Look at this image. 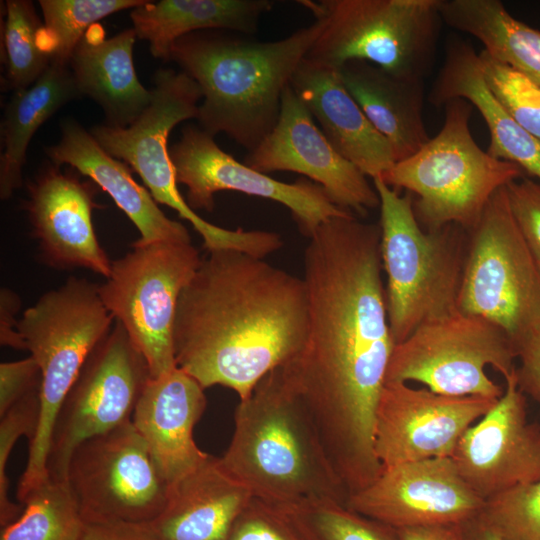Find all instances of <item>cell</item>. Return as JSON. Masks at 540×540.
Here are the masks:
<instances>
[{"label":"cell","mask_w":540,"mask_h":540,"mask_svg":"<svg viewBox=\"0 0 540 540\" xmlns=\"http://www.w3.org/2000/svg\"><path fill=\"white\" fill-rule=\"evenodd\" d=\"M379 224L353 214L321 224L304 251L308 326L281 367L330 457L374 452L375 419L394 348Z\"/></svg>","instance_id":"cell-1"},{"label":"cell","mask_w":540,"mask_h":540,"mask_svg":"<svg viewBox=\"0 0 540 540\" xmlns=\"http://www.w3.org/2000/svg\"><path fill=\"white\" fill-rule=\"evenodd\" d=\"M307 326L303 278L243 251H209L178 299L176 365L244 400L298 351Z\"/></svg>","instance_id":"cell-2"},{"label":"cell","mask_w":540,"mask_h":540,"mask_svg":"<svg viewBox=\"0 0 540 540\" xmlns=\"http://www.w3.org/2000/svg\"><path fill=\"white\" fill-rule=\"evenodd\" d=\"M323 29L315 18L276 41L207 30L178 39L170 60L202 91L197 120L211 135L225 133L253 151L276 125L282 96Z\"/></svg>","instance_id":"cell-3"},{"label":"cell","mask_w":540,"mask_h":540,"mask_svg":"<svg viewBox=\"0 0 540 540\" xmlns=\"http://www.w3.org/2000/svg\"><path fill=\"white\" fill-rule=\"evenodd\" d=\"M223 468L252 497L272 505L308 498L346 504L348 493L334 471L303 404L287 385L281 367L269 372L234 414Z\"/></svg>","instance_id":"cell-4"},{"label":"cell","mask_w":540,"mask_h":540,"mask_svg":"<svg viewBox=\"0 0 540 540\" xmlns=\"http://www.w3.org/2000/svg\"><path fill=\"white\" fill-rule=\"evenodd\" d=\"M373 186L380 201L386 307L396 345L422 324L459 311L465 231L455 225L427 231L415 217L410 193L400 195L381 178L373 179Z\"/></svg>","instance_id":"cell-5"},{"label":"cell","mask_w":540,"mask_h":540,"mask_svg":"<svg viewBox=\"0 0 540 540\" xmlns=\"http://www.w3.org/2000/svg\"><path fill=\"white\" fill-rule=\"evenodd\" d=\"M444 110L440 131L379 178L415 196L413 210L423 229L455 225L468 233L496 191L522 178L523 170L477 145L469 128L472 105L468 101L451 100Z\"/></svg>","instance_id":"cell-6"},{"label":"cell","mask_w":540,"mask_h":540,"mask_svg":"<svg viewBox=\"0 0 540 540\" xmlns=\"http://www.w3.org/2000/svg\"><path fill=\"white\" fill-rule=\"evenodd\" d=\"M98 286L71 276L59 288L44 293L19 320L18 332L42 378L39 425L17 487L20 501L50 478L47 462L57 413L87 358L112 329L114 317L103 304Z\"/></svg>","instance_id":"cell-7"},{"label":"cell","mask_w":540,"mask_h":540,"mask_svg":"<svg viewBox=\"0 0 540 540\" xmlns=\"http://www.w3.org/2000/svg\"><path fill=\"white\" fill-rule=\"evenodd\" d=\"M323 21L306 59L339 69L365 61L398 77L423 80L443 23L439 0H302Z\"/></svg>","instance_id":"cell-8"},{"label":"cell","mask_w":540,"mask_h":540,"mask_svg":"<svg viewBox=\"0 0 540 540\" xmlns=\"http://www.w3.org/2000/svg\"><path fill=\"white\" fill-rule=\"evenodd\" d=\"M468 234L458 310L499 325L517 353L540 324V270L512 216L506 186Z\"/></svg>","instance_id":"cell-9"},{"label":"cell","mask_w":540,"mask_h":540,"mask_svg":"<svg viewBox=\"0 0 540 540\" xmlns=\"http://www.w3.org/2000/svg\"><path fill=\"white\" fill-rule=\"evenodd\" d=\"M201 260L191 240L132 244L130 252L112 261L110 275L98 286L103 304L144 356L151 378L177 366V303Z\"/></svg>","instance_id":"cell-10"},{"label":"cell","mask_w":540,"mask_h":540,"mask_svg":"<svg viewBox=\"0 0 540 540\" xmlns=\"http://www.w3.org/2000/svg\"><path fill=\"white\" fill-rule=\"evenodd\" d=\"M516 358L503 328L457 311L422 324L394 345L385 383L414 381L438 394L499 399L504 389L485 369L491 366L506 379Z\"/></svg>","instance_id":"cell-11"},{"label":"cell","mask_w":540,"mask_h":540,"mask_svg":"<svg viewBox=\"0 0 540 540\" xmlns=\"http://www.w3.org/2000/svg\"><path fill=\"white\" fill-rule=\"evenodd\" d=\"M154 84L151 103L133 123L97 125L90 133L108 154L132 167L158 204L191 223L207 251L233 248L238 241L236 231L207 222L182 197L167 145L176 125L197 119L202 91L186 73L172 69H159Z\"/></svg>","instance_id":"cell-12"},{"label":"cell","mask_w":540,"mask_h":540,"mask_svg":"<svg viewBox=\"0 0 540 540\" xmlns=\"http://www.w3.org/2000/svg\"><path fill=\"white\" fill-rule=\"evenodd\" d=\"M65 483L85 524H147L163 510L170 492L131 420L81 443Z\"/></svg>","instance_id":"cell-13"},{"label":"cell","mask_w":540,"mask_h":540,"mask_svg":"<svg viewBox=\"0 0 540 540\" xmlns=\"http://www.w3.org/2000/svg\"><path fill=\"white\" fill-rule=\"evenodd\" d=\"M150 378L144 356L116 322L87 358L57 413L47 462L52 480L65 482L81 443L131 420Z\"/></svg>","instance_id":"cell-14"},{"label":"cell","mask_w":540,"mask_h":540,"mask_svg":"<svg viewBox=\"0 0 540 540\" xmlns=\"http://www.w3.org/2000/svg\"><path fill=\"white\" fill-rule=\"evenodd\" d=\"M169 154L177 183L187 187L186 202L193 210L211 212L216 192L237 191L286 206L308 238L329 219L352 214L336 206L312 181L285 183L237 161L217 145L213 135L199 127L185 126Z\"/></svg>","instance_id":"cell-15"},{"label":"cell","mask_w":540,"mask_h":540,"mask_svg":"<svg viewBox=\"0 0 540 540\" xmlns=\"http://www.w3.org/2000/svg\"><path fill=\"white\" fill-rule=\"evenodd\" d=\"M385 383L376 411L374 449L382 467L451 457L460 438L497 402Z\"/></svg>","instance_id":"cell-16"},{"label":"cell","mask_w":540,"mask_h":540,"mask_svg":"<svg viewBox=\"0 0 540 540\" xmlns=\"http://www.w3.org/2000/svg\"><path fill=\"white\" fill-rule=\"evenodd\" d=\"M244 163L262 173L288 171L318 184L338 207L360 216L379 206L367 176L328 141L291 84L282 96L278 121Z\"/></svg>","instance_id":"cell-17"},{"label":"cell","mask_w":540,"mask_h":540,"mask_svg":"<svg viewBox=\"0 0 540 540\" xmlns=\"http://www.w3.org/2000/svg\"><path fill=\"white\" fill-rule=\"evenodd\" d=\"M485 501L463 480L451 457L384 467L346 506L394 529L460 524L478 515Z\"/></svg>","instance_id":"cell-18"},{"label":"cell","mask_w":540,"mask_h":540,"mask_svg":"<svg viewBox=\"0 0 540 540\" xmlns=\"http://www.w3.org/2000/svg\"><path fill=\"white\" fill-rule=\"evenodd\" d=\"M451 458L484 501L540 479V425L527 416L515 371L502 396L460 438Z\"/></svg>","instance_id":"cell-19"},{"label":"cell","mask_w":540,"mask_h":540,"mask_svg":"<svg viewBox=\"0 0 540 540\" xmlns=\"http://www.w3.org/2000/svg\"><path fill=\"white\" fill-rule=\"evenodd\" d=\"M62 172L52 165L39 172L27 186L23 207L38 240L39 258L57 270L84 268L110 275L112 261L101 247L92 221L99 207L95 187L78 172Z\"/></svg>","instance_id":"cell-20"},{"label":"cell","mask_w":540,"mask_h":540,"mask_svg":"<svg viewBox=\"0 0 540 540\" xmlns=\"http://www.w3.org/2000/svg\"><path fill=\"white\" fill-rule=\"evenodd\" d=\"M205 389L179 367L146 384L131 421L161 472L173 484L210 454L198 448L193 430L206 409Z\"/></svg>","instance_id":"cell-21"},{"label":"cell","mask_w":540,"mask_h":540,"mask_svg":"<svg viewBox=\"0 0 540 540\" xmlns=\"http://www.w3.org/2000/svg\"><path fill=\"white\" fill-rule=\"evenodd\" d=\"M291 87L332 146L366 176L379 178L393 167L390 143L368 120L337 69L305 57Z\"/></svg>","instance_id":"cell-22"},{"label":"cell","mask_w":540,"mask_h":540,"mask_svg":"<svg viewBox=\"0 0 540 540\" xmlns=\"http://www.w3.org/2000/svg\"><path fill=\"white\" fill-rule=\"evenodd\" d=\"M44 150L53 165H68L108 193L140 233L133 244L191 240L187 228L168 218L150 192L133 179L127 164L108 154L79 123L65 121L60 141Z\"/></svg>","instance_id":"cell-23"},{"label":"cell","mask_w":540,"mask_h":540,"mask_svg":"<svg viewBox=\"0 0 540 540\" xmlns=\"http://www.w3.org/2000/svg\"><path fill=\"white\" fill-rule=\"evenodd\" d=\"M249 490L209 457L170 485L163 510L145 524L154 540H227Z\"/></svg>","instance_id":"cell-24"},{"label":"cell","mask_w":540,"mask_h":540,"mask_svg":"<svg viewBox=\"0 0 540 540\" xmlns=\"http://www.w3.org/2000/svg\"><path fill=\"white\" fill-rule=\"evenodd\" d=\"M454 99H464L476 107L489 132L487 153L514 163L540 180V141L526 132L489 89L479 53L461 39H452L443 65L428 94V101L444 107Z\"/></svg>","instance_id":"cell-25"},{"label":"cell","mask_w":540,"mask_h":540,"mask_svg":"<svg viewBox=\"0 0 540 540\" xmlns=\"http://www.w3.org/2000/svg\"><path fill=\"white\" fill-rule=\"evenodd\" d=\"M133 28L105 38L100 23L92 25L76 45L70 61L81 96L94 100L104 111L106 125L127 127L151 103L153 93L138 80L133 46Z\"/></svg>","instance_id":"cell-26"},{"label":"cell","mask_w":540,"mask_h":540,"mask_svg":"<svg viewBox=\"0 0 540 540\" xmlns=\"http://www.w3.org/2000/svg\"><path fill=\"white\" fill-rule=\"evenodd\" d=\"M338 71L368 120L390 143L396 162L430 139L423 119V80L398 77L365 61L347 62Z\"/></svg>","instance_id":"cell-27"},{"label":"cell","mask_w":540,"mask_h":540,"mask_svg":"<svg viewBox=\"0 0 540 540\" xmlns=\"http://www.w3.org/2000/svg\"><path fill=\"white\" fill-rule=\"evenodd\" d=\"M274 5L272 0H146L130 17L137 38L149 42L155 58L168 61L175 42L191 33H255L260 18Z\"/></svg>","instance_id":"cell-28"},{"label":"cell","mask_w":540,"mask_h":540,"mask_svg":"<svg viewBox=\"0 0 540 540\" xmlns=\"http://www.w3.org/2000/svg\"><path fill=\"white\" fill-rule=\"evenodd\" d=\"M69 65L51 63L25 90L14 92L1 121L0 198L9 199L22 186L29 143L49 118L68 102L81 98Z\"/></svg>","instance_id":"cell-29"},{"label":"cell","mask_w":540,"mask_h":540,"mask_svg":"<svg viewBox=\"0 0 540 540\" xmlns=\"http://www.w3.org/2000/svg\"><path fill=\"white\" fill-rule=\"evenodd\" d=\"M442 21L467 33L494 60L540 86V31L514 18L498 0H439Z\"/></svg>","instance_id":"cell-30"},{"label":"cell","mask_w":540,"mask_h":540,"mask_svg":"<svg viewBox=\"0 0 540 540\" xmlns=\"http://www.w3.org/2000/svg\"><path fill=\"white\" fill-rule=\"evenodd\" d=\"M20 516L2 528L0 540H80L85 522L65 482L49 478L21 502Z\"/></svg>","instance_id":"cell-31"},{"label":"cell","mask_w":540,"mask_h":540,"mask_svg":"<svg viewBox=\"0 0 540 540\" xmlns=\"http://www.w3.org/2000/svg\"><path fill=\"white\" fill-rule=\"evenodd\" d=\"M277 506L303 540H399L396 529L331 498Z\"/></svg>","instance_id":"cell-32"},{"label":"cell","mask_w":540,"mask_h":540,"mask_svg":"<svg viewBox=\"0 0 540 540\" xmlns=\"http://www.w3.org/2000/svg\"><path fill=\"white\" fill-rule=\"evenodd\" d=\"M146 0H40L43 25L39 30L40 48L51 63L69 65L71 55L92 25L126 9H134Z\"/></svg>","instance_id":"cell-33"},{"label":"cell","mask_w":540,"mask_h":540,"mask_svg":"<svg viewBox=\"0 0 540 540\" xmlns=\"http://www.w3.org/2000/svg\"><path fill=\"white\" fill-rule=\"evenodd\" d=\"M4 7L1 57L6 73L2 86L14 93L34 84L51 65V59L39 46L38 34L43 21L33 2L7 0Z\"/></svg>","instance_id":"cell-34"},{"label":"cell","mask_w":540,"mask_h":540,"mask_svg":"<svg viewBox=\"0 0 540 540\" xmlns=\"http://www.w3.org/2000/svg\"><path fill=\"white\" fill-rule=\"evenodd\" d=\"M479 56L489 89L511 117L540 141V86L484 50Z\"/></svg>","instance_id":"cell-35"},{"label":"cell","mask_w":540,"mask_h":540,"mask_svg":"<svg viewBox=\"0 0 540 540\" xmlns=\"http://www.w3.org/2000/svg\"><path fill=\"white\" fill-rule=\"evenodd\" d=\"M480 515L506 540H540V479L486 500Z\"/></svg>","instance_id":"cell-36"},{"label":"cell","mask_w":540,"mask_h":540,"mask_svg":"<svg viewBox=\"0 0 540 540\" xmlns=\"http://www.w3.org/2000/svg\"><path fill=\"white\" fill-rule=\"evenodd\" d=\"M41 389H37L0 416V523L5 527L16 520L23 508L14 504L8 496L9 480L7 463L16 441L25 436L29 444L37 433L41 412Z\"/></svg>","instance_id":"cell-37"},{"label":"cell","mask_w":540,"mask_h":540,"mask_svg":"<svg viewBox=\"0 0 540 540\" xmlns=\"http://www.w3.org/2000/svg\"><path fill=\"white\" fill-rule=\"evenodd\" d=\"M227 540H303L275 505L252 498L237 517Z\"/></svg>","instance_id":"cell-38"},{"label":"cell","mask_w":540,"mask_h":540,"mask_svg":"<svg viewBox=\"0 0 540 540\" xmlns=\"http://www.w3.org/2000/svg\"><path fill=\"white\" fill-rule=\"evenodd\" d=\"M515 223L540 270V183L517 179L506 185Z\"/></svg>","instance_id":"cell-39"},{"label":"cell","mask_w":540,"mask_h":540,"mask_svg":"<svg viewBox=\"0 0 540 540\" xmlns=\"http://www.w3.org/2000/svg\"><path fill=\"white\" fill-rule=\"evenodd\" d=\"M41 372L37 362L25 359L0 364V416L29 393L41 389Z\"/></svg>","instance_id":"cell-40"},{"label":"cell","mask_w":540,"mask_h":540,"mask_svg":"<svg viewBox=\"0 0 540 540\" xmlns=\"http://www.w3.org/2000/svg\"><path fill=\"white\" fill-rule=\"evenodd\" d=\"M520 366L516 368L519 389L540 403V324L517 347Z\"/></svg>","instance_id":"cell-41"},{"label":"cell","mask_w":540,"mask_h":540,"mask_svg":"<svg viewBox=\"0 0 540 540\" xmlns=\"http://www.w3.org/2000/svg\"><path fill=\"white\" fill-rule=\"evenodd\" d=\"M21 300L17 293L9 288L0 290V343L16 350H26V345L18 332L17 312Z\"/></svg>","instance_id":"cell-42"},{"label":"cell","mask_w":540,"mask_h":540,"mask_svg":"<svg viewBox=\"0 0 540 540\" xmlns=\"http://www.w3.org/2000/svg\"><path fill=\"white\" fill-rule=\"evenodd\" d=\"M80 540H154L145 524H86Z\"/></svg>","instance_id":"cell-43"},{"label":"cell","mask_w":540,"mask_h":540,"mask_svg":"<svg viewBox=\"0 0 540 540\" xmlns=\"http://www.w3.org/2000/svg\"><path fill=\"white\" fill-rule=\"evenodd\" d=\"M399 540H465L460 524H432L397 529Z\"/></svg>","instance_id":"cell-44"},{"label":"cell","mask_w":540,"mask_h":540,"mask_svg":"<svg viewBox=\"0 0 540 540\" xmlns=\"http://www.w3.org/2000/svg\"><path fill=\"white\" fill-rule=\"evenodd\" d=\"M461 529L465 540H506L482 518L480 513L462 522Z\"/></svg>","instance_id":"cell-45"}]
</instances>
